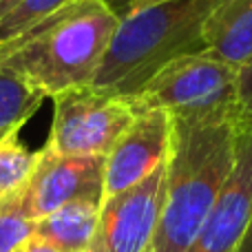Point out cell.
<instances>
[{"mask_svg":"<svg viewBox=\"0 0 252 252\" xmlns=\"http://www.w3.org/2000/svg\"><path fill=\"white\" fill-rule=\"evenodd\" d=\"M35 232V221L25 213L20 192L0 204V252L16 250Z\"/></svg>","mask_w":252,"mask_h":252,"instance_id":"cell-15","label":"cell"},{"mask_svg":"<svg viewBox=\"0 0 252 252\" xmlns=\"http://www.w3.org/2000/svg\"><path fill=\"white\" fill-rule=\"evenodd\" d=\"M22 0H0V18H4L11 9H16Z\"/></svg>","mask_w":252,"mask_h":252,"instance_id":"cell-20","label":"cell"},{"mask_svg":"<svg viewBox=\"0 0 252 252\" xmlns=\"http://www.w3.org/2000/svg\"><path fill=\"white\" fill-rule=\"evenodd\" d=\"M206 51L237 71L252 60V0H219L204 25Z\"/></svg>","mask_w":252,"mask_h":252,"instance_id":"cell-10","label":"cell"},{"mask_svg":"<svg viewBox=\"0 0 252 252\" xmlns=\"http://www.w3.org/2000/svg\"><path fill=\"white\" fill-rule=\"evenodd\" d=\"M237 252H252V217H250V223H248V230H246V237H244V241H241V246Z\"/></svg>","mask_w":252,"mask_h":252,"instance_id":"cell-19","label":"cell"},{"mask_svg":"<svg viewBox=\"0 0 252 252\" xmlns=\"http://www.w3.org/2000/svg\"><path fill=\"white\" fill-rule=\"evenodd\" d=\"M47 95L31 89L20 78L0 69V139L18 133L25 122L42 106Z\"/></svg>","mask_w":252,"mask_h":252,"instance_id":"cell-12","label":"cell"},{"mask_svg":"<svg viewBox=\"0 0 252 252\" xmlns=\"http://www.w3.org/2000/svg\"><path fill=\"white\" fill-rule=\"evenodd\" d=\"M173 118L161 109L139 111L104 159V197L135 186L166 161Z\"/></svg>","mask_w":252,"mask_h":252,"instance_id":"cell-9","label":"cell"},{"mask_svg":"<svg viewBox=\"0 0 252 252\" xmlns=\"http://www.w3.org/2000/svg\"><path fill=\"white\" fill-rule=\"evenodd\" d=\"M120 18L104 0H82L29 33L0 44V69L53 97L93 82Z\"/></svg>","mask_w":252,"mask_h":252,"instance_id":"cell-2","label":"cell"},{"mask_svg":"<svg viewBox=\"0 0 252 252\" xmlns=\"http://www.w3.org/2000/svg\"><path fill=\"white\" fill-rule=\"evenodd\" d=\"M75 2H82V0H22L16 9H11L4 18H0V44H7L29 33L40 22Z\"/></svg>","mask_w":252,"mask_h":252,"instance_id":"cell-14","label":"cell"},{"mask_svg":"<svg viewBox=\"0 0 252 252\" xmlns=\"http://www.w3.org/2000/svg\"><path fill=\"white\" fill-rule=\"evenodd\" d=\"M239 71L208 51L186 53L164 66L133 97L137 111L161 109L173 120L239 122Z\"/></svg>","mask_w":252,"mask_h":252,"instance_id":"cell-4","label":"cell"},{"mask_svg":"<svg viewBox=\"0 0 252 252\" xmlns=\"http://www.w3.org/2000/svg\"><path fill=\"white\" fill-rule=\"evenodd\" d=\"M241 126L235 120H173L159 221L148 252H186L235 164Z\"/></svg>","mask_w":252,"mask_h":252,"instance_id":"cell-1","label":"cell"},{"mask_svg":"<svg viewBox=\"0 0 252 252\" xmlns=\"http://www.w3.org/2000/svg\"><path fill=\"white\" fill-rule=\"evenodd\" d=\"M53 122L44 146L60 155L106 157L139 111L126 97L75 87L51 97Z\"/></svg>","mask_w":252,"mask_h":252,"instance_id":"cell-5","label":"cell"},{"mask_svg":"<svg viewBox=\"0 0 252 252\" xmlns=\"http://www.w3.org/2000/svg\"><path fill=\"white\" fill-rule=\"evenodd\" d=\"M164 177L166 161L135 186L104 197L87 252H148L159 221Z\"/></svg>","mask_w":252,"mask_h":252,"instance_id":"cell-7","label":"cell"},{"mask_svg":"<svg viewBox=\"0 0 252 252\" xmlns=\"http://www.w3.org/2000/svg\"><path fill=\"white\" fill-rule=\"evenodd\" d=\"M104 159L100 155H60L42 146L38 164L20 190L25 213L38 221L71 201L102 204Z\"/></svg>","mask_w":252,"mask_h":252,"instance_id":"cell-6","label":"cell"},{"mask_svg":"<svg viewBox=\"0 0 252 252\" xmlns=\"http://www.w3.org/2000/svg\"><path fill=\"white\" fill-rule=\"evenodd\" d=\"M40 151H31L20 142L18 133L0 139V204L18 195L27 186Z\"/></svg>","mask_w":252,"mask_h":252,"instance_id":"cell-13","label":"cell"},{"mask_svg":"<svg viewBox=\"0 0 252 252\" xmlns=\"http://www.w3.org/2000/svg\"><path fill=\"white\" fill-rule=\"evenodd\" d=\"M11 252H66V250H62L60 246L51 244V241L42 239V237H38V235H31L29 239L22 241V244Z\"/></svg>","mask_w":252,"mask_h":252,"instance_id":"cell-17","label":"cell"},{"mask_svg":"<svg viewBox=\"0 0 252 252\" xmlns=\"http://www.w3.org/2000/svg\"><path fill=\"white\" fill-rule=\"evenodd\" d=\"M100 206L102 204L95 201H71L38 219L33 235L60 246L66 252H87L95 235Z\"/></svg>","mask_w":252,"mask_h":252,"instance_id":"cell-11","label":"cell"},{"mask_svg":"<svg viewBox=\"0 0 252 252\" xmlns=\"http://www.w3.org/2000/svg\"><path fill=\"white\" fill-rule=\"evenodd\" d=\"M111 9L115 11V16H124V13H130L135 9L148 7V4H157V2H166V0H104Z\"/></svg>","mask_w":252,"mask_h":252,"instance_id":"cell-18","label":"cell"},{"mask_svg":"<svg viewBox=\"0 0 252 252\" xmlns=\"http://www.w3.org/2000/svg\"><path fill=\"white\" fill-rule=\"evenodd\" d=\"M219 0H166L120 16L91 87L133 100L168 62L206 51L204 25Z\"/></svg>","mask_w":252,"mask_h":252,"instance_id":"cell-3","label":"cell"},{"mask_svg":"<svg viewBox=\"0 0 252 252\" xmlns=\"http://www.w3.org/2000/svg\"><path fill=\"white\" fill-rule=\"evenodd\" d=\"M237 91H239V126H252V60L244 69H239L237 78Z\"/></svg>","mask_w":252,"mask_h":252,"instance_id":"cell-16","label":"cell"},{"mask_svg":"<svg viewBox=\"0 0 252 252\" xmlns=\"http://www.w3.org/2000/svg\"><path fill=\"white\" fill-rule=\"evenodd\" d=\"M252 217V126L239 130L232 170L186 252H237Z\"/></svg>","mask_w":252,"mask_h":252,"instance_id":"cell-8","label":"cell"}]
</instances>
